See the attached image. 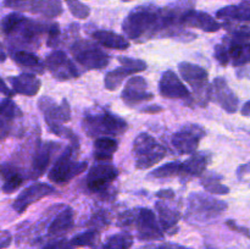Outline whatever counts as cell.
Here are the masks:
<instances>
[{"label": "cell", "instance_id": "1", "mask_svg": "<svg viewBox=\"0 0 250 249\" xmlns=\"http://www.w3.org/2000/svg\"><path fill=\"white\" fill-rule=\"evenodd\" d=\"M122 31L127 38L139 41L148 39L165 32L164 10L154 4H144L134 7L122 23Z\"/></svg>", "mask_w": 250, "mask_h": 249}, {"label": "cell", "instance_id": "2", "mask_svg": "<svg viewBox=\"0 0 250 249\" xmlns=\"http://www.w3.org/2000/svg\"><path fill=\"white\" fill-rule=\"evenodd\" d=\"M38 107L44 114L46 126L51 133L66 137L70 139V144L78 146V138L75 133L63 127V124L71 120V107L67 100L62 99L61 104H58L53 98L44 95L38 100Z\"/></svg>", "mask_w": 250, "mask_h": 249}, {"label": "cell", "instance_id": "3", "mask_svg": "<svg viewBox=\"0 0 250 249\" xmlns=\"http://www.w3.org/2000/svg\"><path fill=\"white\" fill-rule=\"evenodd\" d=\"M82 128L89 137H116L127 131V122L122 117L106 111L87 112L83 117Z\"/></svg>", "mask_w": 250, "mask_h": 249}, {"label": "cell", "instance_id": "4", "mask_svg": "<svg viewBox=\"0 0 250 249\" xmlns=\"http://www.w3.org/2000/svg\"><path fill=\"white\" fill-rule=\"evenodd\" d=\"M226 209V202L209 194L192 193L188 197L185 219L189 224H208L216 220Z\"/></svg>", "mask_w": 250, "mask_h": 249}, {"label": "cell", "instance_id": "5", "mask_svg": "<svg viewBox=\"0 0 250 249\" xmlns=\"http://www.w3.org/2000/svg\"><path fill=\"white\" fill-rule=\"evenodd\" d=\"M132 151L138 170L153 167L166 156L165 146L148 133H141L136 137Z\"/></svg>", "mask_w": 250, "mask_h": 249}, {"label": "cell", "instance_id": "6", "mask_svg": "<svg viewBox=\"0 0 250 249\" xmlns=\"http://www.w3.org/2000/svg\"><path fill=\"white\" fill-rule=\"evenodd\" d=\"M78 146L70 145L65 149L62 154L55 161L53 167L48 172V178L50 182L58 183V185H65L71 180L85 171L88 164L87 161H78L76 159V151Z\"/></svg>", "mask_w": 250, "mask_h": 249}, {"label": "cell", "instance_id": "7", "mask_svg": "<svg viewBox=\"0 0 250 249\" xmlns=\"http://www.w3.org/2000/svg\"><path fill=\"white\" fill-rule=\"evenodd\" d=\"M73 59L87 70H102L110 62V56L98 45L88 39H78L71 46Z\"/></svg>", "mask_w": 250, "mask_h": 249}, {"label": "cell", "instance_id": "8", "mask_svg": "<svg viewBox=\"0 0 250 249\" xmlns=\"http://www.w3.org/2000/svg\"><path fill=\"white\" fill-rule=\"evenodd\" d=\"M178 71L183 80L192 87L200 106H207L208 102H210V87H211L209 85L207 70L202 66L185 61L178 65Z\"/></svg>", "mask_w": 250, "mask_h": 249}, {"label": "cell", "instance_id": "9", "mask_svg": "<svg viewBox=\"0 0 250 249\" xmlns=\"http://www.w3.org/2000/svg\"><path fill=\"white\" fill-rule=\"evenodd\" d=\"M50 24L33 21L26 17L12 33L7 36V38L12 42V44L22 48H39V39L44 33L48 34Z\"/></svg>", "mask_w": 250, "mask_h": 249}, {"label": "cell", "instance_id": "10", "mask_svg": "<svg viewBox=\"0 0 250 249\" xmlns=\"http://www.w3.org/2000/svg\"><path fill=\"white\" fill-rule=\"evenodd\" d=\"M137 231V237L142 241H158L164 237L163 228L155 216V212L146 208L134 209L133 224Z\"/></svg>", "mask_w": 250, "mask_h": 249}, {"label": "cell", "instance_id": "11", "mask_svg": "<svg viewBox=\"0 0 250 249\" xmlns=\"http://www.w3.org/2000/svg\"><path fill=\"white\" fill-rule=\"evenodd\" d=\"M205 137V129L195 124H185L172 136L171 143L178 154H193L200 141Z\"/></svg>", "mask_w": 250, "mask_h": 249}, {"label": "cell", "instance_id": "12", "mask_svg": "<svg viewBox=\"0 0 250 249\" xmlns=\"http://www.w3.org/2000/svg\"><path fill=\"white\" fill-rule=\"evenodd\" d=\"M119 176V170L109 163L93 166L87 175V187L92 193H105Z\"/></svg>", "mask_w": 250, "mask_h": 249}, {"label": "cell", "instance_id": "13", "mask_svg": "<svg viewBox=\"0 0 250 249\" xmlns=\"http://www.w3.org/2000/svg\"><path fill=\"white\" fill-rule=\"evenodd\" d=\"M45 63L49 72L58 81L72 80L80 75L75 63L61 50H55L49 54L45 59Z\"/></svg>", "mask_w": 250, "mask_h": 249}, {"label": "cell", "instance_id": "14", "mask_svg": "<svg viewBox=\"0 0 250 249\" xmlns=\"http://www.w3.org/2000/svg\"><path fill=\"white\" fill-rule=\"evenodd\" d=\"M210 100L219 104L222 109L229 114H234L238 110L239 100L233 90L229 88L225 78L217 77L210 87Z\"/></svg>", "mask_w": 250, "mask_h": 249}, {"label": "cell", "instance_id": "15", "mask_svg": "<svg viewBox=\"0 0 250 249\" xmlns=\"http://www.w3.org/2000/svg\"><path fill=\"white\" fill-rule=\"evenodd\" d=\"M159 92L164 98H167V99H181L186 102L192 100L188 88L181 81L177 73L171 70L165 71L161 76L159 81Z\"/></svg>", "mask_w": 250, "mask_h": 249}, {"label": "cell", "instance_id": "16", "mask_svg": "<svg viewBox=\"0 0 250 249\" xmlns=\"http://www.w3.org/2000/svg\"><path fill=\"white\" fill-rule=\"evenodd\" d=\"M153 98L154 94L148 89V82L141 76H133L121 93L122 102L128 106L149 102Z\"/></svg>", "mask_w": 250, "mask_h": 249}, {"label": "cell", "instance_id": "17", "mask_svg": "<svg viewBox=\"0 0 250 249\" xmlns=\"http://www.w3.org/2000/svg\"><path fill=\"white\" fill-rule=\"evenodd\" d=\"M54 192H55L54 187L48 185V183H33V185H31L20 193L19 197L15 199L14 204H12V209L16 212H19V214H22L32 204L43 199L44 197L53 194Z\"/></svg>", "mask_w": 250, "mask_h": 249}, {"label": "cell", "instance_id": "18", "mask_svg": "<svg viewBox=\"0 0 250 249\" xmlns=\"http://www.w3.org/2000/svg\"><path fill=\"white\" fill-rule=\"evenodd\" d=\"M59 148H60L59 143L51 141L38 143L36 151H34L33 159H32L31 175H29V177L33 178V180L42 177L46 172L49 165H50L53 154Z\"/></svg>", "mask_w": 250, "mask_h": 249}, {"label": "cell", "instance_id": "19", "mask_svg": "<svg viewBox=\"0 0 250 249\" xmlns=\"http://www.w3.org/2000/svg\"><path fill=\"white\" fill-rule=\"evenodd\" d=\"M172 200L159 199L155 204V209L159 214V222L163 231L173 234L177 231V224L181 219V211L177 207L172 204Z\"/></svg>", "mask_w": 250, "mask_h": 249}, {"label": "cell", "instance_id": "20", "mask_svg": "<svg viewBox=\"0 0 250 249\" xmlns=\"http://www.w3.org/2000/svg\"><path fill=\"white\" fill-rule=\"evenodd\" d=\"M183 26L193 27V28L202 29L208 33H214L221 28V24L208 12L197 11L194 9H190L186 12L181 20Z\"/></svg>", "mask_w": 250, "mask_h": 249}, {"label": "cell", "instance_id": "21", "mask_svg": "<svg viewBox=\"0 0 250 249\" xmlns=\"http://www.w3.org/2000/svg\"><path fill=\"white\" fill-rule=\"evenodd\" d=\"M21 116V110L11 99L7 98L0 102V141L11 134L15 124Z\"/></svg>", "mask_w": 250, "mask_h": 249}, {"label": "cell", "instance_id": "22", "mask_svg": "<svg viewBox=\"0 0 250 249\" xmlns=\"http://www.w3.org/2000/svg\"><path fill=\"white\" fill-rule=\"evenodd\" d=\"M12 90L26 97H34L41 89L42 82L34 73L26 72L9 78Z\"/></svg>", "mask_w": 250, "mask_h": 249}, {"label": "cell", "instance_id": "23", "mask_svg": "<svg viewBox=\"0 0 250 249\" xmlns=\"http://www.w3.org/2000/svg\"><path fill=\"white\" fill-rule=\"evenodd\" d=\"M73 224H75V212H73L72 208L63 207L62 210L56 212L55 217L51 220L48 227V234L59 238L67 233L73 227Z\"/></svg>", "mask_w": 250, "mask_h": 249}, {"label": "cell", "instance_id": "24", "mask_svg": "<svg viewBox=\"0 0 250 249\" xmlns=\"http://www.w3.org/2000/svg\"><path fill=\"white\" fill-rule=\"evenodd\" d=\"M0 177L4 180L1 189L6 194L16 192L24 181L22 171L14 164H2L0 166Z\"/></svg>", "mask_w": 250, "mask_h": 249}, {"label": "cell", "instance_id": "25", "mask_svg": "<svg viewBox=\"0 0 250 249\" xmlns=\"http://www.w3.org/2000/svg\"><path fill=\"white\" fill-rule=\"evenodd\" d=\"M211 160V154L208 151L193 154L189 159L182 163L183 177H197L204 173L205 168Z\"/></svg>", "mask_w": 250, "mask_h": 249}, {"label": "cell", "instance_id": "26", "mask_svg": "<svg viewBox=\"0 0 250 249\" xmlns=\"http://www.w3.org/2000/svg\"><path fill=\"white\" fill-rule=\"evenodd\" d=\"M216 17L225 21H250V0H242L239 5H229L216 12Z\"/></svg>", "mask_w": 250, "mask_h": 249}, {"label": "cell", "instance_id": "27", "mask_svg": "<svg viewBox=\"0 0 250 249\" xmlns=\"http://www.w3.org/2000/svg\"><path fill=\"white\" fill-rule=\"evenodd\" d=\"M92 37L98 44L105 46V48L117 49V50H126L129 46V42L127 41L126 37L120 36V34L115 33V32L112 31L100 29V31L93 32Z\"/></svg>", "mask_w": 250, "mask_h": 249}, {"label": "cell", "instance_id": "28", "mask_svg": "<svg viewBox=\"0 0 250 249\" xmlns=\"http://www.w3.org/2000/svg\"><path fill=\"white\" fill-rule=\"evenodd\" d=\"M117 149H119V143L116 139L110 137H100L94 142V159L98 163H110Z\"/></svg>", "mask_w": 250, "mask_h": 249}, {"label": "cell", "instance_id": "29", "mask_svg": "<svg viewBox=\"0 0 250 249\" xmlns=\"http://www.w3.org/2000/svg\"><path fill=\"white\" fill-rule=\"evenodd\" d=\"M29 11L46 19H54L62 14V2L61 0H32Z\"/></svg>", "mask_w": 250, "mask_h": 249}, {"label": "cell", "instance_id": "30", "mask_svg": "<svg viewBox=\"0 0 250 249\" xmlns=\"http://www.w3.org/2000/svg\"><path fill=\"white\" fill-rule=\"evenodd\" d=\"M11 58L17 65L32 71V73L43 75L44 71H45V66L42 62L41 59L37 55H34L33 53H31V51L15 50L11 53Z\"/></svg>", "mask_w": 250, "mask_h": 249}, {"label": "cell", "instance_id": "31", "mask_svg": "<svg viewBox=\"0 0 250 249\" xmlns=\"http://www.w3.org/2000/svg\"><path fill=\"white\" fill-rule=\"evenodd\" d=\"M131 75H134V73L132 72L131 70H128L127 67H125V66H121V67L110 71V72H107L106 75H105V88H106L107 90H116L117 88L122 84L125 78H126L127 76Z\"/></svg>", "mask_w": 250, "mask_h": 249}, {"label": "cell", "instance_id": "32", "mask_svg": "<svg viewBox=\"0 0 250 249\" xmlns=\"http://www.w3.org/2000/svg\"><path fill=\"white\" fill-rule=\"evenodd\" d=\"M133 236L128 232L112 234L103 246V249H131L133 246Z\"/></svg>", "mask_w": 250, "mask_h": 249}, {"label": "cell", "instance_id": "33", "mask_svg": "<svg viewBox=\"0 0 250 249\" xmlns=\"http://www.w3.org/2000/svg\"><path fill=\"white\" fill-rule=\"evenodd\" d=\"M149 176L154 178H170L175 176H182V163L171 161L153 170Z\"/></svg>", "mask_w": 250, "mask_h": 249}, {"label": "cell", "instance_id": "34", "mask_svg": "<svg viewBox=\"0 0 250 249\" xmlns=\"http://www.w3.org/2000/svg\"><path fill=\"white\" fill-rule=\"evenodd\" d=\"M98 242H99V231L92 228L75 236L70 243L72 247H94L97 246Z\"/></svg>", "mask_w": 250, "mask_h": 249}, {"label": "cell", "instance_id": "35", "mask_svg": "<svg viewBox=\"0 0 250 249\" xmlns=\"http://www.w3.org/2000/svg\"><path fill=\"white\" fill-rule=\"evenodd\" d=\"M24 19H26V16H23L20 12H12V14L6 15L0 22V29L6 37L10 36Z\"/></svg>", "mask_w": 250, "mask_h": 249}, {"label": "cell", "instance_id": "36", "mask_svg": "<svg viewBox=\"0 0 250 249\" xmlns=\"http://www.w3.org/2000/svg\"><path fill=\"white\" fill-rule=\"evenodd\" d=\"M226 41L229 45H247L250 41V28L247 26L237 27L227 36Z\"/></svg>", "mask_w": 250, "mask_h": 249}, {"label": "cell", "instance_id": "37", "mask_svg": "<svg viewBox=\"0 0 250 249\" xmlns=\"http://www.w3.org/2000/svg\"><path fill=\"white\" fill-rule=\"evenodd\" d=\"M220 177L216 176H208L203 180L202 185L204 186L205 190L212 194H229V188L220 182Z\"/></svg>", "mask_w": 250, "mask_h": 249}, {"label": "cell", "instance_id": "38", "mask_svg": "<svg viewBox=\"0 0 250 249\" xmlns=\"http://www.w3.org/2000/svg\"><path fill=\"white\" fill-rule=\"evenodd\" d=\"M119 62L121 63V66H125L128 70H131L133 73H138L142 72V71L146 70V61L141 60V59H133V58H128V56H120Z\"/></svg>", "mask_w": 250, "mask_h": 249}, {"label": "cell", "instance_id": "39", "mask_svg": "<svg viewBox=\"0 0 250 249\" xmlns=\"http://www.w3.org/2000/svg\"><path fill=\"white\" fill-rule=\"evenodd\" d=\"M67 6H68V10H70L71 14L80 20H85L90 15L89 6L84 5L83 2L78 1V0L67 1Z\"/></svg>", "mask_w": 250, "mask_h": 249}, {"label": "cell", "instance_id": "40", "mask_svg": "<svg viewBox=\"0 0 250 249\" xmlns=\"http://www.w3.org/2000/svg\"><path fill=\"white\" fill-rule=\"evenodd\" d=\"M109 221L110 220L109 216H107V212L104 211V210H100V211L95 212V214L93 215L92 220H90V225L93 226V228L99 231V228L107 226V225H109Z\"/></svg>", "mask_w": 250, "mask_h": 249}, {"label": "cell", "instance_id": "41", "mask_svg": "<svg viewBox=\"0 0 250 249\" xmlns=\"http://www.w3.org/2000/svg\"><path fill=\"white\" fill-rule=\"evenodd\" d=\"M214 54H215V59L219 61L220 65L227 66L229 63V61H231L229 49H227L226 45H224V44H217V45L215 46Z\"/></svg>", "mask_w": 250, "mask_h": 249}, {"label": "cell", "instance_id": "42", "mask_svg": "<svg viewBox=\"0 0 250 249\" xmlns=\"http://www.w3.org/2000/svg\"><path fill=\"white\" fill-rule=\"evenodd\" d=\"M59 39H60V27H59L58 23H51L50 29L48 32V41H46V44L50 48H54L55 45H58Z\"/></svg>", "mask_w": 250, "mask_h": 249}, {"label": "cell", "instance_id": "43", "mask_svg": "<svg viewBox=\"0 0 250 249\" xmlns=\"http://www.w3.org/2000/svg\"><path fill=\"white\" fill-rule=\"evenodd\" d=\"M73 247L71 246L70 241L65 238H56L54 241L48 242L43 249H72Z\"/></svg>", "mask_w": 250, "mask_h": 249}, {"label": "cell", "instance_id": "44", "mask_svg": "<svg viewBox=\"0 0 250 249\" xmlns=\"http://www.w3.org/2000/svg\"><path fill=\"white\" fill-rule=\"evenodd\" d=\"M29 0H4V6L9 7V9L19 10V11H23V10H29Z\"/></svg>", "mask_w": 250, "mask_h": 249}, {"label": "cell", "instance_id": "45", "mask_svg": "<svg viewBox=\"0 0 250 249\" xmlns=\"http://www.w3.org/2000/svg\"><path fill=\"white\" fill-rule=\"evenodd\" d=\"M226 225L229 227V228L232 229V231L238 232V233L244 234V236L248 237V238H250V229L247 228V227L239 226V225H237V222L233 221V220H227Z\"/></svg>", "mask_w": 250, "mask_h": 249}, {"label": "cell", "instance_id": "46", "mask_svg": "<svg viewBox=\"0 0 250 249\" xmlns=\"http://www.w3.org/2000/svg\"><path fill=\"white\" fill-rule=\"evenodd\" d=\"M12 236L7 231H0V249L7 248L11 244Z\"/></svg>", "mask_w": 250, "mask_h": 249}, {"label": "cell", "instance_id": "47", "mask_svg": "<svg viewBox=\"0 0 250 249\" xmlns=\"http://www.w3.org/2000/svg\"><path fill=\"white\" fill-rule=\"evenodd\" d=\"M180 246L177 244H170V243H165V244H148V246H144L139 249H178Z\"/></svg>", "mask_w": 250, "mask_h": 249}, {"label": "cell", "instance_id": "48", "mask_svg": "<svg viewBox=\"0 0 250 249\" xmlns=\"http://www.w3.org/2000/svg\"><path fill=\"white\" fill-rule=\"evenodd\" d=\"M156 197H158L159 199L172 200L176 198V194L172 189H161L156 193Z\"/></svg>", "mask_w": 250, "mask_h": 249}, {"label": "cell", "instance_id": "49", "mask_svg": "<svg viewBox=\"0 0 250 249\" xmlns=\"http://www.w3.org/2000/svg\"><path fill=\"white\" fill-rule=\"evenodd\" d=\"M237 175H238L239 181H243L246 178V176L250 175V163L246 164V165H242L238 168V171H237Z\"/></svg>", "mask_w": 250, "mask_h": 249}, {"label": "cell", "instance_id": "50", "mask_svg": "<svg viewBox=\"0 0 250 249\" xmlns=\"http://www.w3.org/2000/svg\"><path fill=\"white\" fill-rule=\"evenodd\" d=\"M0 93L7 95V97H12V95H14V93H15L14 90H11V89H9V88H7V85L5 84V82L1 80V78H0Z\"/></svg>", "mask_w": 250, "mask_h": 249}, {"label": "cell", "instance_id": "51", "mask_svg": "<svg viewBox=\"0 0 250 249\" xmlns=\"http://www.w3.org/2000/svg\"><path fill=\"white\" fill-rule=\"evenodd\" d=\"M159 111H163V107L159 106V105H151V106L142 109V112H151V114H155V112Z\"/></svg>", "mask_w": 250, "mask_h": 249}, {"label": "cell", "instance_id": "52", "mask_svg": "<svg viewBox=\"0 0 250 249\" xmlns=\"http://www.w3.org/2000/svg\"><path fill=\"white\" fill-rule=\"evenodd\" d=\"M242 115L243 116H250V100L249 102H247L246 104L243 105V107H242Z\"/></svg>", "mask_w": 250, "mask_h": 249}, {"label": "cell", "instance_id": "53", "mask_svg": "<svg viewBox=\"0 0 250 249\" xmlns=\"http://www.w3.org/2000/svg\"><path fill=\"white\" fill-rule=\"evenodd\" d=\"M244 59H246V62H250V44L244 46Z\"/></svg>", "mask_w": 250, "mask_h": 249}, {"label": "cell", "instance_id": "54", "mask_svg": "<svg viewBox=\"0 0 250 249\" xmlns=\"http://www.w3.org/2000/svg\"><path fill=\"white\" fill-rule=\"evenodd\" d=\"M5 59H6V54H5L4 49H2V46L0 45V62H4Z\"/></svg>", "mask_w": 250, "mask_h": 249}, {"label": "cell", "instance_id": "55", "mask_svg": "<svg viewBox=\"0 0 250 249\" xmlns=\"http://www.w3.org/2000/svg\"><path fill=\"white\" fill-rule=\"evenodd\" d=\"M178 249H188V248H186V247H182V246H180V248Z\"/></svg>", "mask_w": 250, "mask_h": 249}, {"label": "cell", "instance_id": "56", "mask_svg": "<svg viewBox=\"0 0 250 249\" xmlns=\"http://www.w3.org/2000/svg\"><path fill=\"white\" fill-rule=\"evenodd\" d=\"M122 1H125V2H127V1H132V0H122Z\"/></svg>", "mask_w": 250, "mask_h": 249}, {"label": "cell", "instance_id": "57", "mask_svg": "<svg viewBox=\"0 0 250 249\" xmlns=\"http://www.w3.org/2000/svg\"><path fill=\"white\" fill-rule=\"evenodd\" d=\"M65 1L66 2H67V1H73V0H65Z\"/></svg>", "mask_w": 250, "mask_h": 249}]
</instances>
